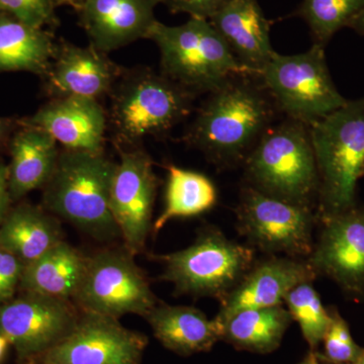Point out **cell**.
<instances>
[{
    "instance_id": "7402d4cb",
    "label": "cell",
    "mask_w": 364,
    "mask_h": 364,
    "mask_svg": "<svg viewBox=\"0 0 364 364\" xmlns=\"http://www.w3.org/2000/svg\"><path fill=\"white\" fill-rule=\"evenodd\" d=\"M88 258L90 256L66 241L60 242L26 265L20 291L73 301L82 284Z\"/></svg>"
},
{
    "instance_id": "7a4b0ae2",
    "label": "cell",
    "mask_w": 364,
    "mask_h": 364,
    "mask_svg": "<svg viewBox=\"0 0 364 364\" xmlns=\"http://www.w3.org/2000/svg\"><path fill=\"white\" fill-rule=\"evenodd\" d=\"M116 167L105 151H60L54 172L43 188V208L95 240H114L121 237L109 208Z\"/></svg>"
},
{
    "instance_id": "8992f818",
    "label": "cell",
    "mask_w": 364,
    "mask_h": 364,
    "mask_svg": "<svg viewBox=\"0 0 364 364\" xmlns=\"http://www.w3.org/2000/svg\"><path fill=\"white\" fill-rule=\"evenodd\" d=\"M109 122L117 142L135 148L147 136H161L183 121L196 95L161 72H124L111 91Z\"/></svg>"
},
{
    "instance_id": "d6986e66",
    "label": "cell",
    "mask_w": 364,
    "mask_h": 364,
    "mask_svg": "<svg viewBox=\"0 0 364 364\" xmlns=\"http://www.w3.org/2000/svg\"><path fill=\"white\" fill-rule=\"evenodd\" d=\"M208 21L237 61L257 78L275 54L270 21L257 0H229Z\"/></svg>"
},
{
    "instance_id": "f546056e",
    "label": "cell",
    "mask_w": 364,
    "mask_h": 364,
    "mask_svg": "<svg viewBox=\"0 0 364 364\" xmlns=\"http://www.w3.org/2000/svg\"><path fill=\"white\" fill-rule=\"evenodd\" d=\"M56 7L54 0H0V13L33 28L56 25Z\"/></svg>"
},
{
    "instance_id": "60d3db41",
    "label": "cell",
    "mask_w": 364,
    "mask_h": 364,
    "mask_svg": "<svg viewBox=\"0 0 364 364\" xmlns=\"http://www.w3.org/2000/svg\"><path fill=\"white\" fill-rule=\"evenodd\" d=\"M364 176V165H363V177Z\"/></svg>"
},
{
    "instance_id": "8d00e7d4",
    "label": "cell",
    "mask_w": 364,
    "mask_h": 364,
    "mask_svg": "<svg viewBox=\"0 0 364 364\" xmlns=\"http://www.w3.org/2000/svg\"><path fill=\"white\" fill-rule=\"evenodd\" d=\"M9 346H11V343H9V340L0 333V361L4 359Z\"/></svg>"
},
{
    "instance_id": "d6a6232c",
    "label": "cell",
    "mask_w": 364,
    "mask_h": 364,
    "mask_svg": "<svg viewBox=\"0 0 364 364\" xmlns=\"http://www.w3.org/2000/svg\"><path fill=\"white\" fill-rule=\"evenodd\" d=\"M13 203L9 191V165L0 160V224L13 208Z\"/></svg>"
},
{
    "instance_id": "5bb4252c",
    "label": "cell",
    "mask_w": 364,
    "mask_h": 364,
    "mask_svg": "<svg viewBox=\"0 0 364 364\" xmlns=\"http://www.w3.org/2000/svg\"><path fill=\"white\" fill-rule=\"evenodd\" d=\"M321 221L320 238L306 261L351 298H364V205Z\"/></svg>"
},
{
    "instance_id": "44dd1931",
    "label": "cell",
    "mask_w": 364,
    "mask_h": 364,
    "mask_svg": "<svg viewBox=\"0 0 364 364\" xmlns=\"http://www.w3.org/2000/svg\"><path fill=\"white\" fill-rule=\"evenodd\" d=\"M163 346L181 355L210 351L221 340V327L215 318L193 306L159 303L145 317Z\"/></svg>"
},
{
    "instance_id": "d4e9b609",
    "label": "cell",
    "mask_w": 364,
    "mask_h": 364,
    "mask_svg": "<svg viewBox=\"0 0 364 364\" xmlns=\"http://www.w3.org/2000/svg\"><path fill=\"white\" fill-rule=\"evenodd\" d=\"M293 321L282 305L241 311L219 324L221 340L241 350L269 353L279 348Z\"/></svg>"
},
{
    "instance_id": "30bf717a",
    "label": "cell",
    "mask_w": 364,
    "mask_h": 364,
    "mask_svg": "<svg viewBox=\"0 0 364 364\" xmlns=\"http://www.w3.org/2000/svg\"><path fill=\"white\" fill-rule=\"evenodd\" d=\"M236 215L242 236L263 252L294 258H308L312 253L313 208L273 198L248 186L241 191Z\"/></svg>"
},
{
    "instance_id": "6da1fadb",
    "label": "cell",
    "mask_w": 364,
    "mask_h": 364,
    "mask_svg": "<svg viewBox=\"0 0 364 364\" xmlns=\"http://www.w3.org/2000/svg\"><path fill=\"white\" fill-rule=\"evenodd\" d=\"M275 111L257 78L237 76L208 93L184 140L218 167L243 164L272 126Z\"/></svg>"
},
{
    "instance_id": "d590c367",
    "label": "cell",
    "mask_w": 364,
    "mask_h": 364,
    "mask_svg": "<svg viewBox=\"0 0 364 364\" xmlns=\"http://www.w3.org/2000/svg\"><path fill=\"white\" fill-rule=\"evenodd\" d=\"M54 1L57 7L61 6H71L73 7L76 11H78L81 6H82L83 2H85V0H54Z\"/></svg>"
},
{
    "instance_id": "f35d334b",
    "label": "cell",
    "mask_w": 364,
    "mask_h": 364,
    "mask_svg": "<svg viewBox=\"0 0 364 364\" xmlns=\"http://www.w3.org/2000/svg\"><path fill=\"white\" fill-rule=\"evenodd\" d=\"M30 364H67L63 363H57V361L48 360V359H45L43 358H36L33 359H30Z\"/></svg>"
},
{
    "instance_id": "4dcf8cb0",
    "label": "cell",
    "mask_w": 364,
    "mask_h": 364,
    "mask_svg": "<svg viewBox=\"0 0 364 364\" xmlns=\"http://www.w3.org/2000/svg\"><path fill=\"white\" fill-rule=\"evenodd\" d=\"M25 267L14 254L0 245V306L13 299L20 289Z\"/></svg>"
},
{
    "instance_id": "f1b7e54d",
    "label": "cell",
    "mask_w": 364,
    "mask_h": 364,
    "mask_svg": "<svg viewBox=\"0 0 364 364\" xmlns=\"http://www.w3.org/2000/svg\"><path fill=\"white\" fill-rule=\"evenodd\" d=\"M331 325L326 333L324 353H317L318 359L330 364H352L363 354V348L352 338L349 326L335 308H329Z\"/></svg>"
},
{
    "instance_id": "ab89813d",
    "label": "cell",
    "mask_w": 364,
    "mask_h": 364,
    "mask_svg": "<svg viewBox=\"0 0 364 364\" xmlns=\"http://www.w3.org/2000/svg\"><path fill=\"white\" fill-rule=\"evenodd\" d=\"M352 364H364V349L363 354H361L360 358L358 359V361L356 363H352Z\"/></svg>"
},
{
    "instance_id": "9a60e30c",
    "label": "cell",
    "mask_w": 364,
    "mask_h": 364,
    "mask_svg": "<svg viewBox=\"0 0 364 364\" xmlns=\"http://www.w3.org/2000/svg\"><path fill=\"white\" fill-rule=\"evenodd\" d=\"M316 277L310 263L299 258L272 257L256 263L221 301L215 321L221 324L241 311L282 305L294 287L313 282Z\"/></svg>"
},
{
    "instance_id": "3957f363",
    "label": "cell",
    "mask_w": 364,
    "mask_h": 364,
    "mask_svg": "<svg viewBox=\"0 0 364 364\" xmlns=\"http://www.w3.org/2000/svg\"><path fill=\"white\" fill-rule=\"evenodd\" d=\"M318 181V218L331 217L356 205V188L364 165V97L309 127Z\"/></svg>"
},
{
    "instance_id": "4fadbf2b",
    "label": "cell",
    "mask_w": 364,
    "mask_h": 364,
    "mask_svg": "<svg viewBox=\"0 0 364 364\" xmlns=\"http://www.w3.org/2000/svg\"><path fill=\"white\" fill-rule=\"evenodd\" d=\"M147 344L145 335L127 329L119 318L80 311L73 330L40 358L67 364H141Z\"/></svg>"
},
{
    "instance_id": "ffe728a7",
    "label": "cell",
    "mask_w": 364,
    "mask_h": 364,
    "mask_svg": "<svg viewBox=\"0 0 364 364\" xmlns=\"http://www.w3.org/2000/svg\"><path fill=\"white\" fill-rule=\"evenodd\" d=\"M57 144L45 131L21 124L7 150L11 155L9 191L14 203L35 189L44 188L58 161Z\"/></svg>"
},
{
    "instance_id": "836d02e7",
    "label": "cell",
    "mask_w": 364,
    "mask_h": 364,
    "mask_svg": "<svg viewBox=\"0 0 364 364\" xmlns=\"http://www.w3.org/2000/svg\"><path fill=\"white\" fill-rule=\"evenodd\" d=\"M20 127V119L0 117V153L9 150V142Z\"/></svg>"
},
{
    "instance_id": "52a82bcc",
    "label": "cell",
    "mask_w": 364,
    "mask_h": 364,
    "mask_svg": "<svg viewBox=\"0 0 364 364\" xmlns=\"http://www.w3.org/2000/svg\"><path fill=\"white\" fill-rule=\"evenodd\" d=\"M257 79L277 111L308 127L348 102L333 82L325 47L318 44L301 54L275 52Z\"/></svg>"
},
{
    "instance_id": "4316f807",
    "label": "cell",
    "mask_w": 364,
    "mask_h": 364,
    "mask_svg": "<svg viewBox=\"0 0 364 364\" xmlns=\"http://www.w3.org/2000/svg\"><path fill=\"white\" fill-rule=\"evenodd\" d=\"M363 9L364 0H303L296 14L310 28L314 44L326 47Z\"/></svg>"
},
{
    "instance_id": "7c38bea8",
    "label": "cell",
    "mask_w": 364,
    "mask_h": 364,
    "mask_svg": "<svg viewBox=\"0 0 364 364\" xmlns=\"http://www.w3.org/2000/svg\"><path fill=\"white\" fill-rule=\"evenodd\" d=\"M119 162L112 177L109 208L124 246L134 256L142 253L152 231L158 181L153 161L142 149L119 147Z\"/></svg>"
},
{
    "instance_id": "484cf974",
    "label": "cell",
    "mask_w": 364,
    "mask_h": 364,
    "mask_svg": "<svg viewBox=\"0 0 364 364\" xmlns=\"http://www.w3.org/2000/svg\"><path fill=\"white\" fill-rule=\"evenodd\" d=\"M166 170L164 208L153 223L155 235L171 220L203 214L217 203V188L205 174L172 164Z\"/></svg>"
},
{
    "instance_id": "9c48e42d",
    "label": "cell",
    "mask_w": 364,
    "mask_h": 364,
    "mask_svg": "<svg viewBox=\"0 0 364 364\" xmlns=\"http://www.w3.org/2000/svg\"><path fill=\"white\" fill-rule=\"evenodd\" d=\"M134 257L124 246L90 255L82 284L73 299L79 310L117 318L127 314L145 318L158 299Z\"/></svg>"
},
{
    "instance_id": "ba28073f",
    "label": "cell",
    "mask_w": 364,
    "mask_h": 364,
    "mask_svg": "<svg viewBox=\"0 0 364 364\" xmlns=\"http://www.w3.org/2000/svg\"><path fill=\"white\" fill-rule=\"evenodd\" d=\"M164 264L160 279L173 284L177 296L223 301L254 265V249L205 228L188 248L157 256Z\"/></svg>"
},
{
    "instance_id": "e0dca14e",
    "label": "cell",
    "mask_w": 364,
    "mask_h": 364,
    "mask_svg": "<svg viewBox=\"0 0 364 364\" xmlns=\"http://www.w3.org/2000/svg\"><path fill=\"white\" fill-rule=\"evenodd\" d=\"M162 0H85L77 11L90 45L109 53L147 39Z\"/></svg>"
},
{
    "instance_id": "83f0119b",
    "label": "cell",
    "mask_w": 364,
    "mask_h": 364,
    "mask_svg": "<svg viewBox=\"0 0 364 364\" xmlns=\"http://www.w3.org/2000/svg\"><path fill=\"white\" fill-rule=\"evenodd\" d=\"M287 310L294 321L299 323L306 343L312 351L322 343L331 325V313L321 301L312 282H304L294 287L284 298Z\"/></svg>"
},
{
    "instance_id": "5b68a950",
    "label": "cell",
    "mask_w": 364,
    "mask_h": 364,
    "mask_svg": "<svg viewBox=\"0 0 364 364\" xmlns=\"http://www.w3.org/2000/svg\"><path fill=\"white\" fill-rule=\"evenodd\" d=\"M250 186L265 195L313 208L318 173L310 130L287 119L272 126L243 163Z\"/></svg>"
},
{
    "instance_id": "e575fe53",
    "label": "cell",
    "mask_w": 364,
    "mask_h": 364,
    "mask_svg": "<svg viewBox=\"0 0 364 364\" xmlns=\"http://www.w3.org/2000/svg\"><path fill=\"white\" fill-rule=\"evenodd\" d=\"M348 28L355 31L359 35L364 36V9L349 23Z\"/></svg>"
},
{
    "instance_id": "74e56055",
    "label": "cell",
    "mask_w": 364,
    "mask_h": 364,
    "mask_svg": "<svg viewBox=\"0 0 364 364\" xmlns=\"http://www.w3.org/2000/svg\"><path fill=\"white\" fill-rule=\"evenodd\" d=\"M318 359L317 353H316V352L312 351L299 364H318Z\"/></svg>"
},
{
    "instance_id": "cb8c5ba5",
    "label": "cell",
    "mask_w": 364,
    "mask_h": 364,
    "mask_svg": "<svg viewBox=\"0 0 364 364\" xmlns=\"http://www.w3.org/2000/svg\"><path fill=\"white\" fill-rule=\"evenodd\" d=\"M56 48L45 28H33L0 13V73L30 72L44 78Z\"/></svg>"
},
{
    "instance_id": "603a6c76",
    "label": "cell",
    "mask_w": 364,
    "mask_h": 364,
    "mask_svg": "<svg viewBox=\"0 0 364 364\" xmlns=\"http://www.w3.org/2000/svg\"><path fill=\"white\" fill-rule=\"evenodd\" d=\"M61 223L43 207L21 203L0 224V245L25 265L64 240Z\"/></svg>"
},
{
    "instance_id": "8fae6325",
    "label": "cell",
    "mask_w": 364,
    "mask_h": 364,
    "mask_svg": "<svg viewBox=\"0 0 364 364\" xmlns=\"http://www.w3.org/2000/svg\"><path fill=\"white\" fill-rule=\"evenodd\" d=\"M80 310L72 301L23 293L0 306V333L21 359L43 355L77 324Z\"/></svg>"
},
{
    "instance_id": "ac0fdd59",
    "label": "cell",
    "mask_w": 364,
    "mask_h": 364,
    "mask_svg": "<svg viewBox=\"0 0 364 364\" xmlns=\"http://www.w3.org/2000/svg\"><path fill=\"white\" fill-rule=\"evenodd\" d=\"M119 68L92 46L79 47L69 43L57 46L44 76L45 88L52 98L85 97L98 100L109 95Z\"/></svg>"
},
{
    "instance_id": "2e32d148",
    "label": "cell",
    "mask_w": 364,
    "mask_h": 364,
    "mask_svg": "<svg viewBox=\"0 0 364 364\" xmlns=\"http://www.w3.org/2000/svg\"><path fill=\"white\" fill-rule=\"evenodd\" d=\"M20 123L45 131L64 149L102 152L107 117L104 107L92 98H52L33 116Z\"/></svg>"
},
{
    "instance_id": "1f68e13d",
    "label": "cell",
    "mask_w": 364,
    "mask_h": 364,
    "mask_svg": "<svg viewBox=\"0 0 364 364\" xmlns=\"http://www.w3.org/2000/svg\"><path fill=\"white\" fill-rule=\"evenodd\" d=\"M229 0H162L173 14H186L191 18L210 20Z\"/></svg>"
},
{
    "instance_id": "277c9868",
    "label": "cell",
    "mask_w": 364,
    "mask_h": 364,
    "mask_svg": "<svg viewBox=\"0 0 364 364\" xmlns=\"http://www.w3.org/2000/svg\"><path fill=\"white\" fill-rule=\"evenodd\" d=\"M147 39L159 49L163 75L196 97L212 92L237 76H251L205 18H189L181 26L157 21Z\"/></svg>"
}]
</instances>
